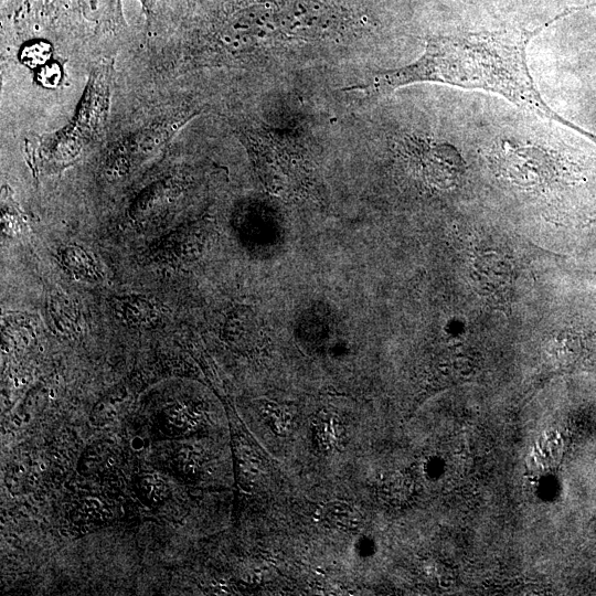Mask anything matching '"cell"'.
<instances>
[{
    "label": "cell",
    "instance_id": "cell-1",
    "mask_svg": "<svg viewBox=\"0 0 596 596\" xmlns=\"http://www.w3.org/2000/svg\"><path fill=\"white\" fill-rule=\"evenodd\" d=\"M549 23L534 30L432 35L415 62L379 72L369 83L349 87L382 96L402 86L434 82L499 94L519 107L578 132L596 146V135L555 113L542 98L529 71L526 47Z\"/></svg>",
    "mask_w": 596,
    "mask_h": 596
},
{
    "label": "cell",
    "instance_id": "cell-2",
    "mask_svg": "<svg viewBox=\"0 0 596 596\" xmlns=\"http://www.w3.org/2000/svg\"><path fill=\"white\" fill-rule=\"evenodd\" d=\"M114 77L111 60L92 68L83 97L73 118L57 131L25 140V156L34 172L57 170L72 163L84 149L104 136Z\"/></svg>",
    "mask_w": 596,
    "mask_h": 596
},
{
    "label": "cell",
    "instance_id": "cell-3",
    "mask_svg": "<svg viewBox=\"0 0 596 596\" xmlns=\"http://www.w3.org/2000/svg\"><path fill=\"white\" fill-rule=\"evenodd\" d=\"M238 136L249 150L264 182L274 191L291 188L302 171L301 157L287 138L257 127H241Z\"/></svg>",
    "mask_w": 596,
    "mask_h": 596
},
{
    "label": "cell",
    "instance_id": "cell-4",
    "mask_svg": "<svg viewBox=\"0 0 596 596\" xmlns=\"http://www.w3.org/2000/svg\"><path fill=\"white\" fill-rule=\"evenodd\" d=\"M400 149L413 170L429 185L453 188L465 172V162L459 151L448 142L407 136L401 142Z\"/></svg>",
    "mask_w": 596,
    "mask_h": 596
},
{
    "label": "cell",
    "instance_id": "cell-5",
    "mask_svg": "<svg viewBox=\"0 0 596 596\" xmlns=\"http://www.w3.org/2000/svg\"><path fill=\"white\" fill-rule=\"evenodd\" d=\"M316 520L322 526L344 532H354L361 526L359 510L341 500L322 503L316 512Z\"/></svg>",
    "mask_w": 596,
    "mask_h": 596
},
{
    "label": "cell",
    "instance_id": "cell-6",
    "mask_svg": "<svg viewBox=\"0 0 596 596\" xmlns=\"http://www.w3.org/2000/svg\"><path fill=\"white\" fill-rule=\"evenodd\" d=\"M169 475L161 469L147 470L137 478V492L149 504H160L170 492Z\"/></svg>",
    "mask_w": 596,
    "mask_h": 596
},
{
    "label": "cell",
    "instance_id": "cell-7",
    "mask_svg": "<svg viewBox=\"0 0 596 596\" xmlns=\"http://www.w3.org/2000/svg\"><path fill=\"white\" fill-rule=\"evenodd\" d=\"M51 56L52 49L50 44L44 41L29 43L21 52L22 63L30 67H41L49 63Z\"/></svg>",
    "mask_w": 596,
    "mask_h": 596
},
{
    "label": "cell",
    "instance_id": "cell-8",
    "mask_svg": "<svg viewBox=\"0 0 596 596\" xmlns=\"http://www.w3.org/2000/svg\"><path fill=\"white\" fill-rule=\"evenodd\" d=\"M63 77L62 65L57 61H52L41 66L38 72L39 83L45 87H55Z\"/></svg>",
    "mask_w": 596,
    "mask_h": 596
},
{
    "label": "cell",
    "instance_id": "cell-9",
    "mask_svg": "<svg viewBox=\"0 0 596 596\" xmlns=\"http://www.w3.org/2000/svg\"><path fill=\"white\" fill-rule=\"evenodd\" d=\"M277 405H274L273 403H267L263 405V412L265 414H268V417L272 419V423L275 428H277L278 432L285 433L289 422L288 418L285 416L286 414L283 411H278L276 407Z\"/></svg>",
    "mask_w": 596,
    "mask_h": 596
},
{
    "label": "cell",
    "instance_id": "cell-10",
    "mask_svg": "<svg viewBox=\"0 0 596 596\" xmlns=\"http://www.w3.org/2000/svg\"><path fill=\"white\" fill-rule=\"evenodd\" d=\"M139 1L142 6L148 24H151L158 15L160 0H139Z\"/></svg>",
    "mask_w": 596,
    "mask_h": 596
}]
</instances>
